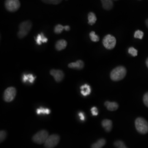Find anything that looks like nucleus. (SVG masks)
I'll use <instances>...</instances> for the list:
<instances>
[{
	"label": "nucleus",
	"mask_w": 148,
	"mask_h": 148,
	"mask_svg": "<svg viewBox=\"0 0 148 148\" xmlns=\"http://www.w3.org/2000/svg\"><path fill=\"white\" fill-rule=\"evenodd\" d=\"M126 69L124 66H117L111 71L110 78L114 81H120L126 76Z\"/></svg>",
	"instance_id": "obj_1"
},
{
	"label": "nucleus",
	"mask_w": 148,
	"mask_h": 148,
	"mask_svg": "<svg viewBox=\"0 0 148 148\" xmlns=\"http://www.w3.org/2000/svg\"><path fill=\"white\" fill-rule=\"evenodd\" d=\"M32 27V21H23L21 23L19 27V32L18 36L19 38H23L27 36Z\"/></svg>",
	"instance_id": "obj_2"
},
{
	"label": "nucleus",
	"mask_w": 148,
	"mask_h": 148,
	"mask_svg": "<svg viewBox=\"0 0 148 148\" xmlns=\"http://www.w3.org/2000/svg\"><path fill=\"white\" fill-rule=\"evenodd\" d=\"M136 128L138 132L146 134L148 132V122L142 117H138L135 122Z\"/></svg>",
	"instance_id": "obj_3"
},
{
	"label": "nucleus",
	"mask_w": 148,
	"mask_h": 148,
	"mask_svg": "<svg viewBox=\"0 0 148 148\" xmlns=\"http://www.w3.org/2000/svg\"><path fill=\"white\" fill-rule=\"evenodd\" d=\"M48 136L49 134L46 130H41L33 136L32 140L34 143L38 144H45Z\"/></svg>",
	"instance_id": "obj_4"
},
{
	"label": "nucleus",
	"mask_w": 148,
	"mask_h": 148,
	"mask_svg": "<svg viewBox=\"0 0 148 148\" xmlns=\"http://www.w3.org/2000/svg\"><path fill=\"white\" fill-rule=\"evenodd\" d=\"M60 141V137L58 134L49 135L46 141L44 144L46 148H53L56 147Z\"/></svg>",
	"instance_id": "obj_5"
},
{
	"label": "nucleus",
	"mask_w": 148,
	"mask_h": 148,
	"mask_svg": "<svg viewBox=\"0 0 148 148\" xmlns=\"http://www.w3.org/2000/svg\"><path fill=\"white\" fill-rule=\"evenodd\" d=\"M103 44L106 49H112L116 44V40L115 37L111 35H107L103 40Z\"/></svg>",
	"instance_id": "obj_6"
},
{
	"label": "nucleus",
	"mask_w": 148,
	"mask_h": 148,
	"mask_svg": "<svg viewBox=\"0 0 148 148\" xmlns=\"http://www.w3.org/2000/svg\"><path fill=\"white\" fill-rule=\"evenodd\" d=\"M5 5L6 10L11 12L18 10L21 7V3L19 0H5Z\"/></svg>",
	"instance_id": "obj_7"
},
{
	"label": "nucleus",
	"mask_w": 148,
	"mask_h": 148,
	"mask_svg": "<svg viewBox=\"0 0 148 148\" xmlns=\"http://www.w3.org/2000/svg\"><path fill=\"white\" fill-rule=\"evenodd\" d=\"M16 94V88L13 87H10L5 90L3 94V99L6 102H11L15 98Z\"/></svg>",
	"instance_id": "obj_8"
},
{
	"label": "nucleus",
	"mask_w": 148,
	"mask_h": 148,
	"mask_svg": "<svg viewBox=\"0 0 148 148\" xmlns=\"http://www.w3.org/2000/svg\"><path fill=\"white\" fill-rule=\"evenodd\" d=\"M50 74L53 76L57 82H60L62 81L64 77L63 71L60 70L52 69L50 71Z\"/></svg>",
	"instance_id": "obj_9"
},
{
	"label": "nucleus",
	"mask_w": 148,
	"mask_h": 148,
	"mask_svg": "<svg viewBox=\"0 0 148 148\" xmlns=\"http://www.w3.org/2000/svg\"><path fill=\"white\" fill-rule=\"evenodd\" d=\"M85 64L81 60H78L76 62L71 63L68 65V67L71 69H76V70H82L84 68Z\"/></svg>",
	"instance_id": "obj_10"
},
{
	"label": "nucleus",
	"mask_w": 148,
	"mask_h": 148,
	"mask_svg": "<svg viewBox=\"0 0 148 148\" xmlns=\"http://www.w3.org/2000/svg\"><path fill=\"white\" fill-rule=\"evenodd\" d=\"M107 109L109 111H115L119 108V104L116 102H110L106 101L104 103Z\"/></svg>",
	"instance_id": "obj_11"
},
{
	"label": "nucleus",
	"mask_w": 148,
	"mask_h": 148,
	"mask_svg": "<svg viewBox=\"0 0 148 148\" xmlns=\"http://www.w3.org/2000/svg\"><path fill=\"white\" fill-rule=\"evenodd\" d=\"M36 77L34 76L32 74H23L22 80L24 83L29 82L30 84H33Z\"/></svg>",
	"instance_id": "obj_12"
},
{
	"label": "nucleus",
	"mask_w": 148,
	"mask_h": 148,
	"mask_svg": "<svg viewBox=\"0 0 148 148\" xmlns=\"http://www.w3.org/2000/svg\"><path fill=\"white\" fill-rule=\"evenodd\" d=\"M80 89H81V93L82 94V95L85 97L90 95L91 93L90 86L87 84H85L81 86Z\"/></svg>",
	"instance_id": "obj_13"
},
{
	"label": "nucleus",
	"mask_w": 148,
	"mask_h": 148,
	"mask_svg": "<svg viewBox=\"0 0 148 148\" xmlns=\"http://www.w3.org/2000/svg\"><path fill=\"white\" fill-rule=\"evenodd\" d=\"M101 125L105 128L106 132H110L112 127V122L110 120L105 119L101 122Z\"/></svg>",
	"instance_id": "obj_14"
},
{
	"label": "nucleus",
	"mask_w": 148,
	"mask_h": 148,
	"mask_svg": "<svg viewBox=\"0 0 148 148\" xmlns=\"http://www.w3.org/2000/svg\"><path fill=\"white\" fill-rule=\"evenodd\" d=\"M101 1L104 10L109 11L112 8L114 5L112 0H101Z\"/></svg>",
	"instance_id": "obj_15"
},
{
	"label": "nucleus",
	"mask_w": 148,
	"mask_h": 148,
	"mask_svg": "<svg viewBox=\"0 0 148 148\" xmlns=\"http://www.w3.org/2000/svg\"><path fill=\"white\" fill-rule=\"evenodd\" d=\"M67 46V42L65 40H60L56 44V48L57 51H60L64 49Z\"/></svg>",
	"instance_id": "obj_16"
},
{
	"label": "nucleus",
	"mask_w": 148,
	"mask_h": 148,
	"mask_svg": "<svg viewBox=\"0 0 148 148\" xmlns=\"http://www.w3.org/2000/svg\"><path fill=\"white\" fill-rule=\"evenodd\" d=\"M106 140L103 138H101L97 140V142L93 143L91 146V148H102L106 145Z\"/></svg>",
	"instance_id": "obj_17"
},
{
	"label": "nucleus",
	"mask_w": 148,
	"mask_h": 148,
	"mask_svg": "<svg viewBox=\"0 0 148 148\" xmlns=\"http://www.w3.org/2000/svg\"><path fill=\"white\" fill-rule=\"evenodd\" d=\"M36 43L37 45H40L42 43L47 42L48 39L47 37H46L44 36L43 33H41L37 35V37L36 38Z\"/></svg>",
	"instance_id": "obj_18"
},
{
	"label": "nucleus",
	"mask_w": 148,
	"mask_h": 148,
	"mask_svg": "<svg viewBox=\"0 0 148 148\" xmlns=\"http://www.w3.org/2000/svg\"><path fill=\"white\" fill-rule=\"evenodd\" d=\"M97 21V16L93 12H90L88 14V23L92 25L95 24Z\"/></svg>",
	"instance_id": "obj_19"
},
{
	"label": "nucleus",
	"mask_w": 148,
	"mask_h": 148,
	"mask_svg": "<svg viewBox=\"0 0 148 148\" xmlns=\"http://www.w3.org/2000/svg\"><path fill=\"white\" fill-rule=\"evenodd\" d=\"M51 113V110L48 108H44L41 107L38 108L36 110V114L37 115H48Z\"/></svg>",
	"instance_id": "obj_20"
},
{
	"label": "nucleus",
	"mask_w": 148,
	"mask_h": 148,
	"mask_svg": "<svg viewBox=\"0 0 148 148\" xmlns=\"http://www.w3.org/2000/svg\"><path fill=\"white\" fill-rule=\"evenodd\" d=\"M90 40L93 42H98L99 40V37L95 34V32H91L90 34Z\"/></svg>",
	"instance_id": "obj_21"
},
{
	"label": "nucleus",
	"mask_w": 148,
	"mask_h": 148,
	"mask_svg": "<svg viewBox=\"0 0 148 148\" xmlns=\"http://www.w3.org/2000/svg\"><path fill=\"white\" fill-rule=\"evenodd\" d=\"M64 29V26H63L61 24H58L54 27V31L55 32V33L59 34H60L62 32H63Z\"/></svg>",
	"instance_id": "obj_22"
},
{
	"label": "nucleus",
	"mask_w": 148,
	"mask_h": 148,
	"mask_svg": "<svg viewBox=\"0 0 148 148\" xmlns=\"http://www.w3.org/2000/svg\"><path fill=\"white\" fill-rule=\"evenodd\" d=\"M44 3L52 5H58L60 3L62 0H41Z\"/></svg>",
	"instance_id": "obj_23"
},
{
	"label": "nucleus",
	"mask_w": 148,
	"mask_h": 148,
	"mask_svg": "<svg viewBox=\"0 0 148 148\" xmlns=\"http://www.w3.org/2000/svg\"><path fill=\"white\" fill-rule=\"evenodd\" d=\"M115 147L117 148H127L125 143L121 140H117L114 143Z\"/></svg>",
	"instance_id": "obj_24"
},
{
	"label": "nucleus",
	"mask_w": 148,
	"mask_h": 148,
	"mask_svg": "<svg viewBox=\"0 0 148 148\" xmlns=\"http://www.w3.org/2000/svg\"><path fill=\"white\" fill-rule=\"evenodd\" d=\"M143 36H144V32H142L141 30H138L134 32V37L136 38H139V39L142 40L143 38Z\"/></svg>",
	"instance_id": "obj_25"
},
{
	"label": "nucleus",
	"mask_w": 148,
	"mask_h": 148,
	"mask_svg": "<svg viewBox=\"0 0 148 148\" xmlns=\"http://www.w3.org/2000/svg\"><path fill=\"white\" fill-rule=\"evenodd\" d=\"M128 53L130 54L133 57H136L138 54V51L134 47L129 48L128 49Z\"/></svg>",
	"instance_id": "obj_26"
},
{
	"label": "nucleus",
	"mask_w": 148,
	"mask_h": 148,
	"mask_svg": "<svg viewBox=\"0 0 148 148\" xmlns=\"http://www.w3.org/2000/svg\"><path fill=\"white\" fill-rule=\"evenodd\" d=\"M6 137H7V132L4 130L1 131V132H0V142H1V143L3 142L5 140Z\"/></svg>",
	"instance_id": "obj_27"
},
{
	"label": "nucleus",
	"mask_w": 148,
	"mask_h": 148,
	"mask_svg": "<svg viewBox=\"0 0 148 148\" xmlns=\"http://www.w3.org/2000/svg\"><path fill=\"white\" fill-rule=\"evenodd\" d=\"M90 111H91V113H92L93 116H97L98 115V109L95 106L92 108L91 109H90Z\"/></svg>",
	"instance_id": "obj_28"
},
{
	"label": "nucleus",
	"mask_w": 148,
	"mask_h": 148,
	"mask_svg": "<svg viewBox=\"0 0 148 148\" xmlns=\"http://www.w3.org/2000/svg\"><path fill=\"white\" fill-rule=\"evenodd\" d=\"M143 101L145 106L148 107V92L146 93L143 97Z\"/></svg>",
	"instance_id": "obj_29"
},
{
	"label": "nucleus",
	"mask_w": 148,
	"mask_h": 148,
	"mask_svg": "<svg viewBox=\"0 0 148 148\" xmlns=\"http://www.w3.org/2000/svg\"><path fill=\"white\" fill-rule=\"evenodd\" d=\"M79 119L81 121H84L85 120V115L84 112H80L79 114Z\"/></svg>",
	"instance_id": "obj_30"
},
{
	"label": "nucleus",
	"mask_w": 148,
	"mask_h": 148,
	"mask_svg": "<svg viewBox=\"0 0 148 148\" xmlns=\"http://www.w3.org/2000/svg\"><path fill=\"white\" fill-rule=\"evenodd\" d=\"M70 27L68 25H66L64 27V30H65L66 31H69L70 30Z\"/></svg>",
	"instance_id": "obj_31"
},
{
	"label": "nucleus",
	"mask_w": 148,
	"mask_h": 148,
	"mask_svg": "<svg viewBox=\"0 0 148 148\" xmlns=\"http://www.w3.org/2000/svg\"><path fill=\"white\" fill-rule=\"evenodd\" d=\"M145 23H146V25H147V27H148V19H147V20H146Z\"/></svg>",
	"instance_id": "obj_32"
},
{
	"label": "nucleus",
	"mask_w": 148,
	"mask_h": 148,
	"mask_svg": "<svg viewBox=\"0 0 148 148\" xmlns=\"http://www.w3.org/2000/svg\"><path fill=\"white\" fill-rule=\"evenodd\" d=\"M146 65H147V67H148V58L147 59V60H146Z\"/></svg>",
	"instance_id": "obj_33"
},
{
	"label": "nucleus",
	"mask_w": 148,
	"mask_h": 148,
	"mask_svg": "<svg viewBox=\"0 0 148 148\" xmlns=\"http://www.w3.org/2000/svg\"><path fill=\"white\" fill-rule=\"evenodd\" d=\"M114 1H117V0H114Z\"/></svg>",
	"instance_id": "obj_34"
}]
</instances>
